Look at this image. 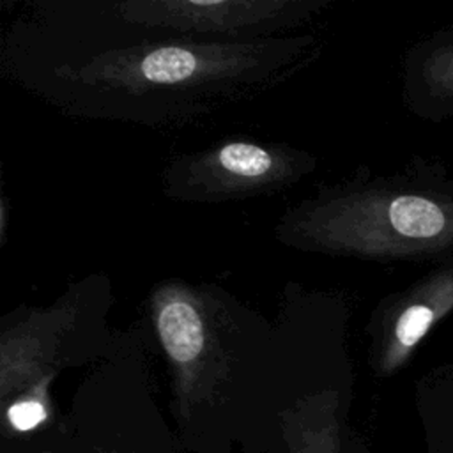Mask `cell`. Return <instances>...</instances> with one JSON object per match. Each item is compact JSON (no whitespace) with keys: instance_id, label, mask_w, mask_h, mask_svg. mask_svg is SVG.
<instances>
[{"instance_id":"cell-1","label":"cell","mask_w":453,"mask_h":453,"mask_svg":"<svg viewBox=\"0 0 453 453\" xmlns=\"http://www.w3.org/2000/svg\"><path fill=\"white\" fill-rule=\"evenodd\" d=\"M281 239L361 258L453 257V179L430 168L326 191L290 211Z\"/></svg>"},{"instance_id":"cell-2","label":"cell","mask_w":453,"mask_h":453,"mask_svg":"<svg viewBox=\"0 0 453 453\" xmlns=\"http://www.w3.org/2000/svg\"><path fill=\"white\" fill-rule=\"evenodd\" d=\"M281 41H173L106 48L57 65L60 87L90 104H122L127 99H173L182 92H212L248 85L283 64Z\"/></svg>"},{"instance_id":"cell-3","label":"cell","mask_w":453,"mask_h":453,"mask_svg":"<svg viewBox=\"0 0 453 453\" xmlns=\"http://www.w3.org/2000/svg\"><path fill=\"white\" fill-rule=\"evenodd\" d=\"M313 159L281 145L235 140L179 157L166 170V195L188 202L248 198L292 184Z\"/></svg>"},{"instance_id":"cell-4","label":"cell","mask_w":453,"mask_h":453,"mask_svg":"<svg viewBox=\"0 0 453 453\" xmlns=\"http://www.w3.org/2000/svg\"><path fill=\"white\" fill-rule=\"evenodd\" d=\"M327 0H138L113 5L131 27L179 34L255 37L299 25Z\"/></svg>"},{"instance_id":"cell-5","label":"cell","mask_w":453,"mask_h":453,"mask_svg":"<svg viewBox=\"0 0 453 453\" xmlns=\"http://www.w3.org/2000/svg\"><path fill=\"white\" fill-rule=\"evenodd\" d=\"M451 311L453 257L444 258L409 288L388 297L377 310L372 333L375 334L380 372L398 370Z\"/></svg>"},{"instance_id":"cell-6","label":"cell","mask_w":453,"mask_h":453,"mask_svg":"<svg viewBox=\"0 0 453 453\" xmlns=\"http://www.w3.org/2000/svg\"><path fill=\"white\" fill-rule=\"evenodd\" d=\"M403 99L421 119H453V28L434 34L407 53Z\"/></svg>"},{"instance_id":"cell-7","label":"cell","mask_w":453,"mask_h":453,"mask_svg":"<svg viewBox=\"0 0 453 453\" xmlns=\"http://www.w3.org/2000/svg\"><path fill=\"white\" fill-rule=\"evenodd\" d=\"M7 414H9V421L12 423V426L21 432L32 430L46 418V411H44L42 403H39L35 400L18 402L9 409Z\"/></svg>"}]
</instances>
